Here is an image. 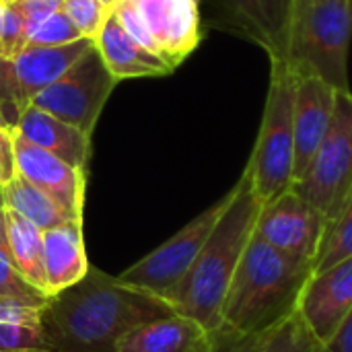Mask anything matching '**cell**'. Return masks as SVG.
<instances>
[{"mask_svg": "<svg viewBox=\"0 0 352 352\" xmlns=\"http://www.w3.org/2000/svg\"><path fill=\"white\" fill-rule=\"evenodd\" d=\"M171 314L167 301L91 266L76 285L47 297L39 322L47 352H116L126 332Z\"/></svg>", "mask_w": 352, "mask_h": 352, "instance_id": "6da1fadb", "label": "cell"}, {"mask_svg": "<svg viewBox=\"0 0 352 352\" xmlns=\"http://www.w3.org/2000/svg\"><path fill=\"white\" fill-rule=\"evenodd\" d=\"M260 210L262 204L254 196L250 173L243 169L241 177L231 188V200L223 217L196 262L182 283L165 297L175 314L196 320L208 332L221 328L223 305L243 252L254 237Z\"/></svg>", "mask_w": 352, "mask_h": 352, "instance_id": "7a4b0ae2", "label": "cell"}, {"mask_svg": "<svg viewBox=\"0 0 352 352\" xmlns=\"http://www.w3.org/2000/svg\"><path fill=\"white\" fill-rule=\"evenodd\" d=\"M314 276V262L289 258L252 237L231 280L221 328L237 334H268L297 314Z\"/></svg>", "mask_w": 352, "mask_h": 352, "instance_id": "3957f363", "label": "cell"}, {"mask_svg": "<svg viewBox=\"0 0 352 352\" xmlns=\"http://www.w3.org/2000/svg\"><path fill=\"white\" fill-rule=\"evenodd\" d=\"M352 0H293L285 62L295 74H314L351 91L349 56Z\"/></svg>", "mask_w": 352, "mask_h": 352, "instance_id": "277c9868", "label": "cell"}, {"mask_svg": "<svg viewBox=\"0 0 352 352\" xmlns=\"http://www.w3.org/2000/svg\"><path fill=\"white\" fill-rule=\"evenodd\" d=\"M254 196L262 206L295 184L293 74L285 60H270V82L260 132L245 165Z\"/></svg>", "mask_w": 352, "mask_h": 352, "instance_id": "5b68a950", "label": "cell"}, {"mask_svg": "<svg viewBox=\"0 0 352 352\" xmlns=\"http://www.w3.org/2000/svg\"><path fill=\"white\" fill-rule=\"evenodd\" d=\"M122 27L173 70L200 45L202 0H118Z\"/></svg>", "mask_w": 352, "mask_h": 352, "instance_id": "8992f818", "label": "cell"}, {"mask_svg": "<svg viewBox=\"0 0 352 352\" xmlns=\"http://www.w3.org/2000/svg\"><path fill=\"white\" fill-rule=\"evenodd\" d=\"M293 190L316 206L328 225L340 212L352 190V89L338 93L332 124Z\"/></svg>", "mask_w": 352, "mask_h": 352, "instance_id": "52a82bcc", "label": "cell"}, {"mask_svg": "<svg viewBox=\"0 0 352 352\" xmlns=\"http://www.w3.org/2000/svg\"><path fill=\"white\" fill-rule=\"evenodd\" d=\"M118 82L93 43L31 105L93 136L99 116Z\"/></svg>", "mask_w": 352, "mask_h": 352, "instance_id": "ba28073f", "label": "cell"}, {"mask_svg": "<svg viewBox=\"0 0 352 352\" xmlns=\"http://www.w3.org/2000/svg\"><path fill=\"white\" fill-rule=\"evenodd\" d=\"M229 200L231 190L204 212H200L196 219H192L186 227H182L163 245H159L142 260H138L134 266L124 270L118 278L124 285L146 291L165 301V297L182 283V278L196 262L200 250L204 248L206 239L210 237L212 229L223 217Z\"/></svg>", "mask_w": 352, "mask_h": 352, "instance_id": "9c48e42d", "label": "cell"}, {"mask_svg": "<svg viewBox=\"0 0 352 352\" xmlns=\"http://www.w3.org/2000/svg\"><path fill=\"white\" fill-rule=\"evenodd\" d=\"M95 39H78L60 47H25L14 58H0V107L14 132L21 113L64 70L80 58Z\"/></svg>", "mask_w": 352, "mask_h": 352, "instance_id": "30bf717a", "label": "cell"}, {"mask_svg": "<svg viewBox=\"0 0 352 352\" xmlns=\"http://www.w3.org/2000/svg\"><path fill=\"white\" fill-rule=\"evenodd\" d=\"M326 229L328 221L324 214L291 188L270 204L262 206L254 235L276 252L314 262L316 266Z\"/></svg>", "mask_w": 352, "mask_h": 352, "instance_id": "8fae6325", "label": "cell"}, {"mask_svg": "<svg viewBox=\"0 0 352 352\" xmlns=\"http://www.w3.org/2000/svg\"><path fill=\"white\" fill-rule=\"evenodd\" d=\"M208 25L243 37L283 60L287 47L293 0H206Z\"/></svg>", "mask_w": 352, "mask_h": 352, "instance_id": "7c38bea8", "label": "cell"}, {"mask_svg": "<svg viewBox=\"0 0 352 352\" xmlns=\"http://www.w3.org/2000/svg\"><path fill=\"white\" fill-rule=\"evenodd\" d=\"M352 311V258L316 272L303 289L297 316L307 332L328 344Z\"/></svg>", "mask_w": 352, "mask_h": 352, "instance_id": "4fadbf2b", "label": "cell"}, {"mask_svg": "<svg viewBox=\"0 0 352 352\" xmlns=\"http://www.w3.org/2000/svg\"><path fill=\"white\" fill-rule=\"evenodd\" d=\"M291 70V68H289ZM293 74V128H295V182L303 175L324 140L338 101V89L314 74Z\"/></svg>", "mask_w": 352, "mask_h": 352, "instance_id": "5bb4252c", "label": "cell"}, {"mask_svg": "<svg viewBox=\"0 0 352 352\" xmlns=\"http://www.w3.org/2000/svg\"><path fill=\"white\" fill-rule=\"evenodd\" d=\"M16 173L52 198L72 221L82 223L87 173L14 134Z\"/></svg>", "mask_w": 352, "mask_h": 352, "instance_id": "9a60e30c", "label": "cell"}, {"mask_svg": "<svg viewBox=\"0 0 352 352\" xmlns=\"http://www.w3.org/2000/svg\"><path fill=\"white\" fill-rule=\"evenodd\" d=\"M116 352H212V332L192 318L171 314L126 332Z\"/></svg>", "mask_w": 352, "mask_h": 352, "instance_id": "2e32d148", "label": "cell"}, {"mask_svg": "<svg viewBox=\"0 0 352 352\" xmlns=\"http://www.w3.org/2000/svg\"><path fill=\"white\" fill-rule=\"evenodd\" d=\"M14 134L87 173L91 161V136L78 128L29 105L19 118Z\"/></svg>", "mask_w": 352, "mask_h": 352, "instance_id": "e0dca14e", "label": "cell"}, {"mask_svg": "<svg viewBox=\"0 0 352 352\" xmlns=\"http://www.w3.org/2000/svg\"><path fill=\"white\" fill-rule=\"evenodd\" d=\"M95 45L101 52L105 66L118 80L142 78V76H165L173 72V68L163 58L146 50L122 27L113 10L107 16L103 29L99 31Z\"/></svg>", "mask_w": 352, "mask_h": 352, "instance_id": "ac0fdd59", "label": "cell"}, {"mask_svg": "<svg viewBox=\"0 0 352 352\" xmlns=\"http://www.w3.org/2000/svg\"><path fill=\"white\" fill-rule=\"evenodd\" d=\"M82 223H64L43 231V270L47 295L76 285L89 272Z\"/></svg>", "mask_w": 352, "mask_h": 352, "instance_id": "d6986e66", "label": "cell"}, {"mask_svg": "<svg viewBox=\"0 0 352 352\" xmlns=\"http://www.w3.org/2000/svg\"><path fill=\"white\" fill-rule=\"evenodd\" d=\"M4 235L10 260L21 272V276L29 285L39 289L43 295H47V280L43 270V231L21 214H16L14 210L6 208Z\"/></svg>", "mask_w": 352, "mask_h": 352, "instance_id": "ffe728a7", "label": "cell"}, {"mask_svg": "<svg viewBox=\"0 0 352 352\" xmlns=\"http://www.w3.org/2000/svg\"><path fill=\"white\" fill-rule=\"evenodd\" d=\"M2 198L6 208L14 210L16 214H21L41 231L60 227L64 223H78L72 221L52 198H47L41 190L31 186L19 173L14 175L12 182H8L2 188Z\"/></svg>", "mask_w": 352, "mask_h": 352, "instance_id": "44dd1931", "label": "cell"}, {"mask_svg": "<svg viewBox=\"0 0 352 352\" xmlns=\"http://www.w3.org/2000/svg\"><path fill=\"white\" fill-rule=\"evenodd\" d=\"M39 311L0 305V352H47Z\"/></svg>", "mask_w": 352, "mask_h": 352, "instance_id": "7402d4cb", "label": "cell"}, {"mask_svg": "<svg viewBox=\"0 0 352 352\" xmlns=\"http://www.w3.org/2000/svg\"><path fill=\"white\" fill-rule=\"evenodd\" d=\"M346 258H352V190L349 198L344 200L340 212L326 229V235L322 239V245L316 258L314 274Z\"/></svg>", "mask_w": 352, "mask_h": 352, "instance_id": "603a6c76", "label": "cell"}, {"mask_svg": "<svg viewBox=\"0 0 352 352\" xmlns=\"http://www.w3.org/2000/svg\"><path fill=\"white\" fill-rule=\"evenodd\" d=\"M47 301L39 289L29 285L10 260L6 243L0 241V305L41 309Z\"/></svg>", "mask_w": 352, "mask_h": 352, "instance_id": "cb8c5ba5", "label": "cell"}, {"mask_svg": "<svg viewBox=\"0 0 352 352\" xmlns=\"http://www.w3.org/2000/svg\"><path fill=\"white\" fill-rule=\"evenodd\" d=\"M82 39L80 31L74 27V23L68 19L64 10H58L50 14L31 35L27 47H60Z\"/></svg>", "mask_w": 352, "mask_h": 352, "instance_id": "d4e9b609", "label": "cell"}, {"mask_svg": "<svg viewBox=\"0 0 352 352\" xmlns=\"http://www.w3.org/2000/svg\"><path fill=\"white\" fill-rule=\"evenodd\" d=\"M62 10L87 39H97L111 10L99 0H64Z\"/></svg>", "mask_w": 352, "mask_h": 352, "instance_id": "484cf974", "label": "cell"}, {"mask_svg": "<svg viewBox=\"0 0 352 352\" xmlns=\"http://www.w3.org/2000/svg\"><path fill=\"white\" fill-rule=\"evenodd\" d=\"M29 43V31L27 21L16 2L6 4V23L0 39V58H14L19 56Z\"/></svg>", "mask_w": 352, "mask_h": 352, "instance_id": "4316f807", "label": "cell"}, {"mask_svg": "<svg viewBox=\"0 0 352 352\" xmlns=\"http://www.w3.org/2000/svg\"><path fill=\"white\" fill-rule=\"evenodd\" d=\"M307 342V328L295 314L276 330H272L262 352H303Z\"/></svg>", "mask_w": 352, "mask_h": 352, "instance_id": "83f0119b", "label": "cell"}, {"mask_svg": "<svg viewBox=\"0 0 352 352\" xmlns=\"http://www.w3.org/2000/svg\"><path fill=\"white\" fill-rule=\"evenodd\" d=\"M270 334L272 332L245 336V334L219 328L217 332H212V352H262Z\"/></svg>", "mask_w": 352, "mask_h": 352, "instance_id": "f1b7e54d", "label": "cell"}, {"mask_svg": "<svg viewBox=\"0 0 352 352\" xmlns=\"http://www.w3.org/2000/svg\"><path fill=\"white\" fill-rule=\"evenodd\" d=\"M16 4L21 6L25 21H27V31H29V39L35 33V29L54 12L62 10L64 0H16Z\"/></svg>", "mask_w": 352, "mask_h": 352, "instance_id": "f546056e", "label": "cell"}, {"mask_svg": "<svg viewBox=\"0 0 352 352\" xmlns=\"http://www.w3.org/2000/svg\"><path fill=\"white\" fill-rule=\"evenodd\" d=\"M16 175V157H14V132L0 128V188L12 182Z\"/></svg>", "mask_w": 352, "mask_h": 352, "instance_id": "4dcf8cb0", "label": "cell"}, {"mask_svg": "<svg viewBox=\"0 0 352 352\" xmlns=\"http://www.w3.org/2000/svg\"><path fill=\"white\" fill-rule=\"evenodd\" d=\"M328 349L332 352H352V311L336 332V336L328 342Z\"/></svg>", "mask_w": 352, "mask_h": 352, "instance_id": "1f68e13d", "label": "cell"}, {"mask_svg": "<svg viewBox=\"0 0 352 352\" xmlns=\"http://www.w3.org/2000/svg\"><path fill=\"white\" fill-rule=\"evenodd\" d=\"M303 352H332V351L328 349V344L318 342V340L307 332V342H305V351Z\"/></svg>", "mask_w": 352, "mask_h": 352, "instance_id": "d6a6232c", "label": "cell"}, {"mask_svg": "<svg viewBox=\"0 0 352 352\" xmlns=\"http://www.w3.org/2000/svg\"><path fill=\"white\" fill-rule=\"evenodd\" d=\"M4 23H6V4H2V2H0V39H2Z\"/></svg>", "mask_w": 352, "mask_h": 352, "instance_id": "836d02e7", "label": "cell"}, {"mask_svg": "<svg viewBox=\"0 0 352 352\" xmlns=\"http://www.w3.org/2000/svg\"><path fill=\"white\" fill-rule=\"evenodd\" d=\"M0 128H8V130H12V128L8 126V120H6V116H4V111H2V107H0Z\"/></svg>", "mask_w": 352, "mask_h": 352, "instance_id": "e575fe53", "label": "cell"}, {"mask_svg": "<svg viewBox=\"0 0 352 352\" xmlns=\"http://www.w3.org/2000/svg\"><path fill=\"white\" fill-rule=\"evenodd\" d=\"M99 2H101L103 6H107L109 10H113V8H116V4H118V0H99Z\"/></svg>", "mask_w": 352, "mask_h": 352, "instance_id": "d590c367", "label": "cell"}, {"mask_svg": "<svg viewBox=\"0 0 352 352\" xmlns=\"http://www.w3.org/2000/svg\"><path fill=\"white\" fill-rule=\"evenodd\" d=\"M2 4H10V2H16V0H0Z\"/></svg>", "mask_w": 352, "mask_h": 352, "instance_id": "8d00e7d4", "label": "cell"}, {"mask_svg": "<svg viewBox=\"0 0 352 352\" xmlns=\"http://www.w3.org/2000/svg\"><path fill=\"white\" fill-rule=\"evenodd\" d=\"M0 241H2V243H6V241H4V239H0Z\"/></svg>", "mask_w": 352, "mask_h": 352, "instance_id": "74e56055", "label": "cell"}]
</instances>
